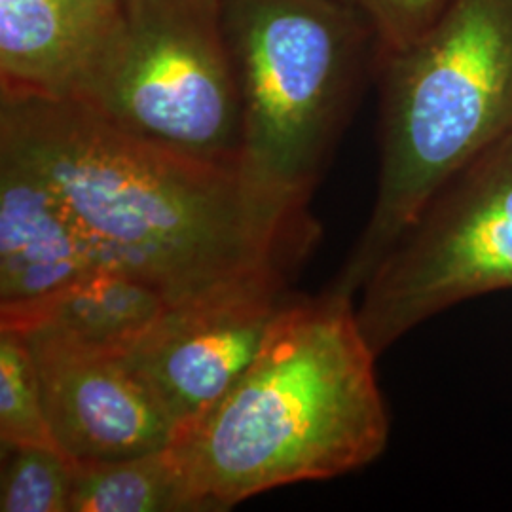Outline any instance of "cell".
I'll list each match as a JSON object with an SVG mask.
<instances>
[{
	"label": "cell",
	"instance_id": "obj_8",
	"mask_svg": "<svg viewBox=\"0 0 512 512\" xmlns=\"http://www.w3.org/2000/svg\"><path fill=\"white\" fill-rule=\"evenodd\" d=\"M21 334L37 366L55 440L73 461L131 458L171 444L173 423L118 351L54 329Z\"/></svg>",
	"mask_w": 512,
	"mask_h": 512
},
{
	"label": "cell",
	"instance_id": "obj_14",
	"mask_svg": "<svg viewBox=\"0 0 512 512\" xmlns=\"http://www.w3.org/2000/svg\"><path fill=\"white\" fill-rule=\"evenodd\" d=\"M2 512H71L73 459L52 448L2 450Z\"/></svg>",
	"mask_w": 512,
	"mask_h": 512
},
{
	"label": "cell",
	"instance_id": "obj_3",
	"mask_svg": "<svg viewBox=\"0 0 512 512\" xmlns=\"http://www.w3.org/2000/svg\"><path fill=\"white\" fill-rule=\"evenodd\" d=\"M380 181L372 215L330 287L353 296L454 173L512 131V0H446L378 55Z\"/></svg>",
	"mask_w": 512,
	"mask_h": 512
},
{
	"label": "cell",
	"instance_id": "obj_12",
	"mask_svg": "<svg viewBox=\"0 0 512 512\" xmlns=\"http://www.w3.org/2000/svg\"><path fill=\"white\" fill-rule=\"evenodd\" d=\"M209 511L169 446L141 456L73 463L71 512Z\"/></svg>",
	"mask_w": 512,
	"mask_h": 512
},
{
	"label": "cell",
	"instance_id": "obj_7",
	"mask_svg": "<svg viewBox=\"0 0 512 512\" xmlns=\"http://www.w3.org/2000/svg\"><path fill=\"white\" fill-rule=\"evenodd\" d=\"M287 270H258L175 304L120 353L164 408L175 433L202 420L255 361L291 298Z\"/></svg>",
	"mask_w": 512,
	"mask_h": 512
},
{
	"label": "cell",
	"instance_id": "obj_9",
	"mask_svg": "<svg viewBox=\"0 0 512 512\" xmlns=\"http://www.w3.org/2000/svg\"><path fill=\"white\" fill-rule=\"evenodd\" d=\"M109 268L50 179L0 139V321Z\"/></svg>",
	"mask_w": 512,
	"mask_h": 512
},
{
	"label": "cell",
	"instance_id": "obj_1",
	"mask_svg": "<svg viewBox=\"0 0 512 512\" xmlns=\"http://www.w3.org/2000/svg\"><path fill=\"white\" fill-rule=\"evenodd\" d=\"M0 139L50 179L109 268L173 306L291 266L315 234L260 209L238 169L150 145L73 99L0 93Z\"/></svg>",
	"mask_w": 512,
	"mask_h": 512
},
{
	"label": "cell",
	"instance_id": "obj_6",
	"mask_svg": "<svg viewBox=\"0 0 512 512\" xmlns=\"http://www.w3.org/2000/svg\"><path fill=\"white\" fill-rule=\"evenodd\" d=\"M512 289V131L423 205L361 289L357 319L382 355L427 319Z\"/></svg>",
	"mask_w": 512,
	"mask_h": 512
},
{
	"label": "cell",
	"instance_id": "obj_13",
	"mask_svg": "<svg viewBox=\"0 0 512 512\" xmlns=\"http://www.w3.org/2000/svg\"><path fill=\"white\" fill-rule=\"evenodd\" d=\"M0 444L2 450L38 446L63 452L48 420L31 349L21 332L10 329H0Z\"/></svg>",
	"mask_w": 512,
	"mask_h": 512
},
{
	"label": "cell",
	"instance_id": "obj_5",
	"mask_svg": "<svg viewBox=\"0 0 512 512\" xmlns=\"http://www.w3.org/2000/svg\"><path fill=\"white\" fill-rule=\"evenodd\" d=\"M65 99L150 145L239 171L243 105L224 0H122Z\"/></svg>",
	"mask_w": 512,
	"mask_h": 512
},
{
	"label": "cell",
	"instance_id": "obj_16",
	"mask_svg": "<svg viewBox=\"0 0 512 512\" xmlns=\"http://www.w3.org/2000/svg\"><path fill=\"white\" fill-rule=\"evenodd\" d=\"M349 2H357L359 4V0H349Z\"/></svg>",
	"mask_w": 512,
	"mask_h": 512
},
{
	"label": "cell",
	"instance_id": "obj_2",
	"mask_svg": "<svg viewBox=\"0 0 512 512\" xmlns=\"http://www.w3.org/2000/svg\"><path fill=\"white\" fill-rule=\"evenodd\" d=\"M353 296L289 298L255 361L169 444L209 511L382 456L389 416Z\"/></svg>",
	"mask_w": 512,
	"mask_h": 512
},
{
	"label": "cell",
	"instance_id": "obj_11",
	"mask_svg": "<svg viewBox=\"0 0 512 512\" xmlns=\"http://www.w3.org/2000/svg\"><path fill=\"white\" fill-rule=\"evenodd\" d=\"M173 304L158 287L118 268L86 275L31 310L0 321V329H54L122 353Z\"/></svg>",
	"mask_w": 512,
	"mask_h": 512
},
{
	"label": "cell",
	"instance_id": "obj_4",
	"mask_svg": "<svg viewBox=\"0 0 512 512\" xmlns=\"http://www.w3.org/2000/svg\"><path fill=\"white\" fill-rule=\"evenodd\" d=\"M243 105L239 175L260 209L313 230L311 192L366 71L378 35L349 0H224Z\"/></svg>",
	"mask_w": 512,
	"mask_h": 512
},
{
	"label": "cell",
	"instance_id": "obj_15",
	"mask_svg": "<svg viewBox=\"0 0 512 512\" xmlns=\"http://www.w3.org/2000/svg\"><path fill=\"white\" fill-rule=\"evenodd\" d=\"M372 21L380 54L399 50L437 19L446 0H359Z\"/></svg>",
	"mask_w": 512,
	"mask_h": 512
},
{
	"label": "cell",
	"instance_id": "obj_10",
	"mask_svg": "<svg viewBox=\"0 0 512 512\" xmlns=\"http://www.w3.org/2000/svg\"><path fill=\"white\" fill-rule=\"evenodd\" d=\"M122 0H0V93L65 99Z\"/></svg>",
	"mask_w": 512,
	"mask_h": 512
}]
</instances>
